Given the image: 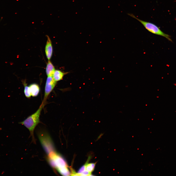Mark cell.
Wrapping results in <instances>:
<instances>
[{"label":"cell","instance_id":"6da1fadb","mask_svg":"<svg viewBox=\"0 0 176 176\" xmlns=\"http://www.w3.org/2000/svg\"><path fill=\"white\" fill-rule=\"evenodd\" d=\"M44 106V103L42 102L35 112L28 116L22 121L19 122L20 124L23 125L29 130L33 142H35L33 135L34 131L36 126L40 122V117Z\"/></svg>","mask_w":176,"mask_h":176},{"label":"cell","instance_id":"7a4b0ae2","mask_svg":"<svg viewBox=\"0 0 176 176\" xmlns=\"http://www.w3.org/2000/svg\"><path fill=\"white\" fill-rule=\"evenodd\" d=\"M47 160L51 166L56 169L59 173L64 169L68 167L64 159L55 151L48 154Z\"/></svg>","mask_w":176,"mask_h":176},{"label":"cell","instance_id":"3957f363","mask_svg":"<svg viewBox=\"0 0 176 176\" xmlns=\"http://www.w3.org/2000/svg\"><path fill=\"white\" fill-rule=\"evenodd\" d=\"M128 14L129 16L138 21L149 32L164 37L170 41L172 42L171 36L164 33L155 24L141 20L132 14L128 13Z\"/></svg>","mask_w":176,"mask_h":176},{"label":"cell","instance_id":"277c9868","mask_svg":"<svg viewBox=\"0 0 176 176\" xmlns=\"http://www.w3.org/2000/svg\"><path fill=\"white\" fill-rule=\"evenodd\" d=\"M39 137L41 143L48 155L55 151L53 142L48 135L46 134H43L40 135Z\"/></svg>","mask_w":176,"mask_h":176},{"label":"cell","instance_id":"5b68a950","mask_svg":"<svg viewBox=\"0 0 176 176\" xmlns=\"http://www.w3.org/2000/svg\"><path fill=\"white\" fill-rule=\"evenodd\" d=\"M57 82L55 80L53 76H47L45 87L44 95L43 102L44 103L55 88Z\"/></svg>","mask_w":176,"mask_h":176},{"label":"cell","instance_id":"8992f818","mask_svg":"<svg viewBox=\"0 0 176 176\" xmlns=\"http://www.w3.org/2000/svg\"><path fill=\"white\" fill-rule=\"evenodd\" d=\"M47 40L45 47V52L47 58L50 60L53 54V48L52 42L50 37L47 35Z\"/></svg>","mask_w":176,"mask_h":176},{"label":"cell","instance_id":"52a82bcc","mask_svg":"<svg viewBox=\"0 0 176 176\" xmlns=\"http://www.w3.org/2000/svg\"><path fill=\"white\" fill-rule=\"evenodd\" d=\"M31 96L33 97L37 96L39 94L40 88L39 85L36 83H33L29 86Z\"/></svg>","mask_w":176,"mask_h":176},{"label":"cell","instance_id":"ba28073f","mask_svg":"<svg viewBox=\"0 0 176 176\" xmlns=\"http://www.w3.org/2000/svg\"><path fill=\"white\" fill-rule=\"evenodd\" d=\"M69 73L68 72H64L60 70H55L53 77L55 80L57 82L62 80L64 76Z\"/></svg>","mask_w":176,"mask_h":176},{"label":"cell","instance_id":"9c48e42d","mask_svg":"<svg viewBox=\"0 0 176 176\" xmlns=\"http://www.w3.org/2000/svg\"><path fill=\"white\" fill-rule=\"evenodd\" d=\"M55 67L50 60H48L45 68V72L47 76H53L55 70Z\"/></svg>","mask_w":176,"mask_h":176},{"label":"cell","instance_id":"30bf717a","mask_svg":"<svg viewBox=\"0 0 176 176\" xmlns=\"http://www.w3.org/2000/svg\"><path fill=\"white\" fill-rule=\"evenodd\" d=\"M24 86V92L25 97L27 98H30L31 96L30 90L29 86L27 85L25 80L22 81Z\"/></svg>","mask_w":176,"mask_h":176},{"label":"cell","instance_id":"8fae6325","mask_svg":"<svg viewBox=\"0 0 176 176\" xmlns=\"http://www.w3.org/2000/svg\"><path fill=\"white\" fill-rule=\"evenodd\" d=\"M96 164V163H86L85 164L86 170L91 173V172L94 170Z\"/></svg>","mask_w":176,"mask_h":176},{"label":"cell","instance_id":"7c38bea8","mask_svg":"<svg viewBox=\"0 0 176 176\" xmlns=\"http://www.w3.org/2000/svg\"><path fill=\"white\" fill-rule=\"evenodd\" d=\"M86 170V165L85 164L82 166L78 170L77 173V176L78 174H80Z\"/></svg>","mask_w":176,"mask_h":176}]
</instances>
